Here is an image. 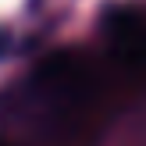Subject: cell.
Listing matches in <instances>:
<instances>
[{
    "instance_id": "6da1fadb",
    "label": "cell",
    "mask_w": 146,
    "mask_h": 146,
    "mask_svg": "<svg viewBox=\"0 0 146 146\" xmlns=\"http://www.w3.org/2000/svg\"><path fill=\"white\" fill-rule=\"evenodd\" d=\"M0 146H7V143H0Z\"/></svg>"
}]
</instances>
